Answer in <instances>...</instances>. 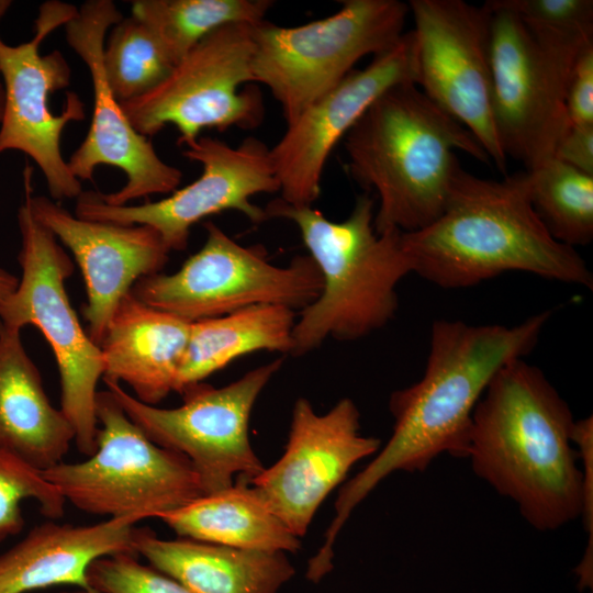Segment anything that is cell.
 I'll return each mask as SVG.
<instances>
[{
  "mask_svg": "<svg viewBox=\"0 0 593 593\" xmlns=\"http://www.w3.org/2000/svg\"><path fill=\"white\" fill-rule=\"evenodd\" d=\"M268 219L293 222L322 279L318 296L301 310L293 327L291 355L302 356L327 338L360 339L382 328L395 315L396 287L412 272L403 249L402 231L378 234L373 199L357 197L340 222L311 206H296L280 198L267 204Z\"/></svg>",
  "mask_w": 593,
  "mask_h": 593,
  "instance_id": "5b68a950",
  "label": "cell"
},
{
  "mask_svg": "<svg viewBox=\"0 0 593 593\" xmlns=\"http://www.w3.org/2000/svg\"><path fill=\"white\" fill-rule=\"evenodd\" d=\"M191 323L137 300L123 296L99 345L103 379L127 383L136 399L156 405L176 391Z\"/></svg>",
  "mask_w": 593,
  "mask_h": 593,
  "instance_id": "44dd1931",
  "label": "cell"
},
{
  "mask_svg": "<svg viewBox=\"0 0 593 593\" xmlns=\"http://www.w3.org/2000/svg\"><path fill=\"white\" fill-rule=\"evenodd\" d=\"M139 521L107 518L91 525L46 522L33 527L15 546L0 555V593H25L54 585H74L96 593L88 569L99 558L135 553Z\"/></svg>",
  "mask_w": 593,
  "mask_h": 593,
  "instance_id": "ffe728a7",
  "label": "cell"
},
{
  "mask_svg": "<svg viewBox=\"0 0 593 593\" xmlns=\"http://www.w3.org/2000/svg\"><path fill=\"white\" fill-rule=\"evenodd\" d=\"M108 32L103 68L109 87L120 103L147 93L175 67L157 38L138 19L122 18Z\"/></svg>",
  "mask_w": 593,
  "mask_h": 593,
  "instance_id": "83f0119b",
  "label": "cell"
},
{
  "mask_svg": "<svg viewBox=\"0 0 593 593\" xmlns=\"http://www.w3.org/2000/svg\"><path fill=\"white\" fill-rule=\"evenodd\" d=\"M532 205L558 242L575 248L593 238V175L556 158L526 170Z\"/></svg>",
  "mask_w": 593,
  "mask_h": 593,
  "instance_id": "4316f807",
  "label": "cell"
},
{
  "mask_svg": "<svg viewBox=\"0 0 593 593\" xmlns=\"http://www.w3.org/2000/svg\"><path fill=\"white\" fill-rule=\"evenodd\" d=\"M556 159L593 175V125H569L555 153Z\"/></svg>",
  "mask_w": 593,
  "mask_h": 593,
  "instance_id": "836d02e7",
  "label": "cell"
},
{
  "mask_svg": "<svg viewBox=\"0 0 593 593\" xmlns=\"http://www.w3.org/2000/svg\"><path fill=\"white\" fill-rule=\"evenodd\" d=\"M401 239L412 272L445 289L469 288L507 271L593 287L584 259L556 240L535 212L526 171L499 181L460 166L440 215L402 232Z\"/></svg>",
  "mask_w": 593,
  "mask_h": 593,
  "instance_id": "3957f363",
  "label": "cell"
},
{
  "mask_svg": "<svg viewBox=\"0 0 593 593\" xmlns=\"http://www.w3.org/2000/svg\"><path fill=\"white\" fill-rule=\"evenodd\" d=\"M415 85L506 174L492 111L491 12L462 0H411Z\"/></svg>",
  "mask_w": 593,
  "mask_h": 593,
  "instance_id": "9a60e30c",
  "label": "cell"
},
{
  "mask_svg": "<svg viewBox=\"0 0 593 593\" xmlns=\"http://www.w3.org/2000/svg\"><path fill=\"white\" fill-rule=\"evenodd\" d=\"M18 224L22 278L0 313V322L20 331L31 324L45 336L60 376V410L74 428L78 450L88 457L97 447L96 396L104 374L103 356L82 329L65 290L74 271L69 256L25 200L18 211Z\"/></svg>",
  "mask_w": 593,
  "mask_h": 593,
  "instance_id": "9c48e42d",
  "label": "cell"
},
{
  "mask_svg": "<svg viewBox=\"0 0 593 593\" xmlns=\"http://www.w3.org/2000/svg\"><path fill=\"white\" fill-rule=\"evenodd\" d=\"M34 500L48 518H60L65 499L42 473L18 457L0 449V541L24 526L21 502Z\"/></svg>",
  "mask_w": 593,
  "mask_h": 593,
  "instance_id": "f1b7e54d",
  "label": "cell"
},
{
  "mask_svg": "<svg viewBox=\"0 0 593 593\" xmlns=\"http://www.w3.org/2000/svg\"><path fill=\"white\" fill-rule=\"evenodd\" d=\"M491 12L492 111L506 158L532 170L555 157L569 127L564 93L571 68L593 33H556L527 27L515 14Z\"/></svg>",
  "mask_w": 593,
  "mask_h": 593,
  "instance_id": "8992f818",
  "label": "cell"
},
{
  "mask_svg": "<svg viewBox=\"0 0 593 593\" xmlns=\"http://www.w3.org/2000/svg\"><path fill=\"white\" fill-rule=\"evenodd\" d=\"M272 5L270 0H135L131 15L149 29L176 65L214 30L256 25Z\"/></svg>",
  "mask_w": 593,
  "mask_h": 593,
  "instance_id": "484cf974",
  "label": "cell"
},
{
  "mask_svg": "<svg viewBox=\"0 0 593 593\" xmlns=\"http://www.w3.org/2000/svg\"><path fill=\"white\" fill-rule=\"evenodd\" d=\"M549 315L541 312L514 326L433 323L424 374L391 394L392 435L340 489L316 562L333 561L335 540L351 512L392 472H424L441 454L468 457L477 403L503 366L533 350Z\"/></svg>",
  "mask_w": 593,
  "mask_h": 593,
  "instance_id": "6da1fadb",
  "label": "cell"
},
{
  "mask_svg": "<svg viewBox=\"0 0 593 593\" xmlns=\"http://www.w3.org/2000/svg\"><path fill=\"white\" fill-rule=\"evenodd\" d=\"M380 448L379 438L360 433V413L351 399H340L328 412L318 414L307 399L299 398L283 455L248 482L301 538L320 505L349 470Z\"/></svg>",
  "mask_w": 593,
  "mask_h": 593,
  "instance_id": "e0dca14e",
  "label": "cell"
},
{
  "mask_svg": "<svg viewBox=\"0 0 593 593\" xmlns=\"http://www.w3.org/2000/svg\"><path fill=\"white\" fill-rule=\"evenodd\" d=\"M181 155L202 166V174L167 198L138 205H111L99 191H82L76 199L75 215L89 221L121 225H148L170 251L188 246L190 231L200 221L233 210L254 224L268 220L265 209L250 199L260 193L279 192L270 147L247 137L233 147L209 136H199Z\"/></svg>",
  "mask_w": 593,
  "mask_h": 593,
  "instance_id": "5bb4252c",
  "label": "cell"
},
{
  "mask_svg": "<svg viewBox=\"0 0 593 593\" xmlns=\"http://www.w3.org/2000/svg\"><path fill=\"white\" fill-rule=\"evenodd\" d=\"M25 201L33 215L74 255L83 276L87 334L100 345L120 301L141 278L160 272L170 250L150 226L83 220L51 198L32 195V167L24 169Z\"/></svg>",
  "mask_w": 593,
  "mask_h": 593,
  "instance_id": "d6986e66",
  "label": "cell"
},
{
  "mask_svg": "<svg viewBox=\"0 0 593 593\" xmlns=\"http://www.w3.org/2000/svg\"><path fill=\"white\" fill-rule=\"evenodd\" d=\"M295 321V311L290 307L258 304L191 323L176 392L181 394L247 354H290Z\"/></svg>",
  "mask_w": 593,
  "mask_h": 593,
  "instance_id": "d4e9b609",
  "label": "cell"
},
{
  "mask_svg": "<svg viewBox=\"0 0 593 593\" xmlns=\"http://www.w3.org/2000/svg\"><path fill=\"white\" fill-rule=\"evenodd\" d=\"M11 1L0 0V20ZM78 8L61 1L40 7L32 40L11 46L0 37V75L4 108L0 122V154L19 150L31 157L44 175L51 199H77L83 191L60 150L61 133L70 122L82 121L85 103L68 91L59 114L52 112L49 96L70 85L71 68L58 49L42 55L46 36L64 26Z\"/></svg>",
  "mask_w": 593,
  "mask_h": 593,
  "instance_id": "4fadbf2b",
  "label": "cell"
},
{
  "mask_svg": "<svg viewBox=\"0 0 593 593\" xmlns=\"http://www.w3.org/2000/svg\"><path fill=\"white\" fill-rule=\"evenodd\" d=\"M416 80L412 30L363 69L351 70L336 87L287 124L270 148L280 199L311 206L321 193L328 156L370 104L389 88Z\"/></svg>",
  "mask_w": 593,
  "mask_h": 593,
  "instance_id": "ac0fdd59",
  "label": "cell"
},
{
  "mask_svg": "<svg viewBox=\"0 0 593 593\" xmlns=\"http://www.w3.org/2000/svg\"><path fill=\"white\" fill-rule=\"evenodd\" d=\"M97 447L80 462L42 471L65 501L108 518H158L203 495L182 455L164 448L125 414L111 391L97 392Z\"/></svg>",
  "mask_w": 593,
  "mask_h": 593,
  "instance_id": "52a82bcc",
  "label": "cell"
},
{
  "mask_svg": "<svg viewBox=\"0 0 593 593\" xmlns=\"http://www.w3.org/2000/svg\"><path fill=\"white\" fill-rule=\"evenodd\" d=\"M20 332L0 322V449L45 471L63 461L75 432L47 398Z\"/></svg>",
  "mask_w": 593,
  "mask_h": 593,
  "instance_id": "7402d4cb",
  "label": "cell"
},
{
  "mask_svg": "<svg viewBox=\"0 0 593 593\" xmlns=\"http://www.w3.org/2000/svg\"><path fill=\"white\" fill-rule=\"evenodd\" d=\"M282 362L279 358L260 365L221 388L194 384L174 409L145 404L118 382H104L149 439L191 462L205 495L232 486L235 475L249 481L265 469L250 444L248 424L258 396Z\"/></svg>",
  "mask_w": 593,
  "mask_h": 593,
  "instance_id": "7c38bea8",
  "label": "cell"
},
{
  "mask_svg": "<svg viewBox=\"0 0 593 593\" xmlns=\"http://www.w3.org/2000/svg\"><path fill=\"white\" fill-rule=\"evenodd\" d=\"M572 443L578 447L579 460L583 468V494L581 516L589 540L581 562L575 568L581 589L592 586L593 570V418L575 421L571 434Z\"/></svg>",
  "mask_w": 593,
  "mask_h": 593,
  "instance_id": "1f68e13d",
  "label": "cell"
},
{
  "mask_svg": "<svg viewBox=\"0 0 593 593\" xmlns=\"http://www.w3.org/2000/svg\"><path fill=\"white\" fill-rule=\"evenodd\" d=\"M253 26L223 25L202 38L157 87L121 107L132 126L152 137L174 125L177 144L187 146L203 130H253L265 118L254 82Z\"/></svg>",
  "mask_w": 593,
  "mask_h": 593,
  "instance_id": "8fae6325",
  "label": "cell"
},
{
  "mask_svg": "<svg viewBox=\"0 0 593 593\" xmlns=\"http://www.w3.org/2000/svg\"><path fill=\"white\" fill-rule=\"evenodd\" d=\"M526 26L551 32H593L592 0H492Z\"/></svg>",
  "mask_w": 593,
  "mask_h": 593,
  "instance_id": "4dcf8cb0",
  "label": "cell"
},
{
  "mask_svg": "<svg viewBox=\"0 0 593 593\" xmlns=\"http://www.w3.org/2000/svg\"><path fill=\"white\" fill-rule=\"evenodd\" d=\"M334 14L283 27L253 26L254 82L266 86L287 124L336 87L363 57L391 49L404 34L409 5L399 0H343Z\"/></svg>",
  "mask_w": 593,
  "mask_h": 593,
  "instance_id": "ba28073f",
  "label": "cell"
},
{
  "mask_svg": "<svg viewBox=\"0 0 593 593\" xmlns=\"http://www.w3.org/2000/svg\"><path fill=\"white\" fill-rule=\"evenodd\" d=\"M134 550L193 593H279L295 573L284 552L161 539L148 528L137 527Z\"/></svg>",
  "mask_w": 593,
  "mask_h": 593,
  "instance_id": "603a6c76",
  "label": "cell"
},
{
  "mask_svg": "<svg viewBox=\"0 0 593 593\" xmlns=\"http://www.w3.org/2000/svg\"><path fill=\"white\" fill-rule=\"evenodd\" d=\"M3 108H4V91H3L2 81L0 79V122L2 120Z\"/></svg>",
  "mask_w": 593,
  "mask_h": 593,
  "instance_id": "d590c367",
  "label": "cell"
},
{
  "mask_svg": "<svg viewBox=\"0 0 593 593\" xmlns=\"http://www.w3.org/2000/svg\"><path fill=\"white\" fill-rule=\"evenodd\" d=\"M179 537L269 552H296L301 540L243 478L158 517Z\"/></svg>",
  "mask_w": 593,
  "mask_h": 593,
  "instance_id": "cb8c5ba5",
  "label": "cell"
},
{
  "mask_svg": "<svg viewBox=\"0 0 593 593\" xmlns=\"http://www.w3.org/2000/svg\"><path fill=\"white\" fill-rule=\"evenodd\" d=\"M204 230L203 246L179 270L141 278L131 293L190 323L258 304L301 311L318 296L322 279L309 255L279 267L268 260L262 246H243L213 222Z\"/></svg>",
  "mask_w": 593,
  "mask_h": 593,
  "instance_id": "30bf717a",
  "label": "cell"
},
{
  "mask_svg": "<svg viewBox=\"0 0 593 593\" xmlns=\"http://www.w3.org/2000/svg\"><path fill=\"white\" fill-rule=\"evenodd\" d=\"M18 284L19 279L15 276L3 268H0V313L12 293L18 288Z\"/></svg>",
  "mask_w": 593,
  "mask_h": 593,
  "instance_id": "e575fe53",
  "label": "cell"
},
{
  "mask_svg": "<svg viewBox=\"0 0 593 593\" xmlns=\"http://www.w3.org/2000/svg\"><path fill=\"white\" fill-rule=\"evenodd\" d=\"M345 169L379 199L378 234L421 230L443 212L460 167L456 152L491 160L477 138L411 81L379 96L344 137Z\"/></svg>",
  "mask_w": 593,
  "mask_h": 593,
  "instance_id": "277c9868",
  "label": "cell"
},
{
  "mask_svg": "<svg viewBox=\"0 0 593 593\" xmlns=\"http://www.w3.org/2000/svg\"><path fill=\"white\" fill-rule=\"evenodd\" d=\"M61 593H91V592H88V591H86V590L78 589L77 591H72V592H61Z\"/></svg>",
  "mask_w": 593,
  "mask_h": 593,
  "instance_id": "8d00e7d4",
  "label": "cell"
},
{
  "mask_svg": "<svg viewBox=\"0 0 593 593\" xmlns=\"http://www.w3.org/2000/svg\"><path fill=\"white\" fill-rule=\"evenodd\" d=\"M123 18L111 0H89L64 25L66 42L89 69L93 88V110L89 131L67 161L71 175L91 181L98 166L121 169L125 184L102 193L111 205L153 194L171 193L182 180V171L164 161L152 142L130 123L121 103L109 87L103 68V45L108 31Z\"/></svg>",
  "mask_w": 593,
  "mask_h": 593,
  "instance_id": "2e32d148",
  "label": "cell"
},
{
  "mask_svg": "<svg viewBox=\"0 0 593 593\" xmlns=\"http://www.w3.org/2000/svg\"><path fill=\"white\" fill-rule=\"evenodd\" d=\"M574 421L542 371L523 358L496 372L472 414L467 458L473 472L541 532L581 516Z\"/></svg>",
  "mask_w": 593,
  "mask_h": 593,
  "instance_id": "7a4b0ae2",
  "label": "cell"
},
{
  "mask_svg": "<svg viewBox=\"0 0 593 593\" xmlns=\"http://www.w3.org/2000/svg\"><path fill=\"white\" fill-rule=\"evenodd\" d=\"M569 125H593V43L577 57L564 93Z\"/></svg>",
  "mask_w": 593,
  "mask_h": 593,
  "instance_id": "d6a6232c",
  "label": "cell"
},
{
  "mask_svg": "<svg viewBox=\"0 0 593 593\" xmlns=\"http://www.w3.org/2000/svg\"><path fill=\"white\" fill-rule=\"evenodd\" d=\"M87 577L96 593H193L127 552L97 559L89 567Z\"/></svg>",
  "mask_w": 593,
  "mask_h": 593,
  "instance_id": "f546056e",
  "label": "cell"
}]
</instances>
